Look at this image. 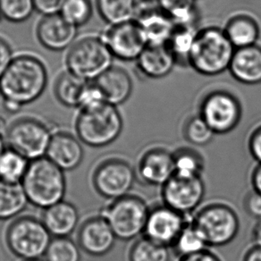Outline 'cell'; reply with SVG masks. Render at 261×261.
<instances>
[{
    "instance_id": "obj_2",
    "label": "cell",
    "mask_w": 261,
    "mask_h": 261,
    "mask_svg": "<svg viewBox=\"0 0 261 261\" xmlns=\"http://www.w3.org/2000/svg\"><path fill=\"white\" fill-rule=\"evenodd\" d=\"M236 49L223 28L204 27L196 35L189 67L204 76H218L228 71Z\"/></svg>"
},
{
    "instance_id": "obj_53",
    "label": "cell",
    "mask_w": 261,
    "mask_h": 261,
    "mask_svg": "<svg viewBox=\"0 0 261 261\" xmlns=\"http://www.w3.org/2000/svg\"><path fill=\"white\" fill-rule=\"evenodd\" d=\"M0 18H1V17H0Z\"/></svg>"
},
{
    "instance_id": "obj_25",
    "label": "cell",
    "mask_w": 261,
    "mask_h": 261,
    "mask_svg": "<svg viewBox=\"0 0 261 261\" xmlns=\"http://www.w3.org/2000/svg\"><path fill=\"white\" fill-rule=\"evenodd\" d=\"M98 15L109 26L135 20L138 0H96Z\"/></svg>"
},
{
    "instance_id": "obj_36",
    "label": "cell",
    "mask_w": 261,
    "mask_h": 261,
    "mask_svg": "<svg viewBox=\"0 0 261 261\" xmlns=\"http://www.w3.org/2000/svg\"><path fill=\"white\" fill-rule=\"evenodd\" d=\"M59 14L70 24L78 28L91 20L93 5L91 0H65Z\"/></svg>"
},
{
    "instance_id": "obj_43",
    "label": "cell",
    "mask_w": 261,
    "mask_h": 261,
    "mask_svg": "<svg viewBox=\"0 0 261 261\" xmlns=\"http://www.w3.org/2000/svg\"><path fill=\"white\" fill-rule=\"evenodd\" d=\"M179 261H222L220 257L217 256L216 254L211 252L210 250H206L200 252V253L194 254L189 257H181L179 258Z\"/></svg>"
},
{
    "instance_id": "obj_39",
    "label": "cell",
    "mask_w": 261,
    "mask_h": 261,
    "mask_svg": "<svg viewBox=\"0 0 261 261\" xmlns=\"http://www.w3.org/2000/svg\"><path fill=\"white\" fill-rule=\"evenodd\" d=\"M243 207L247 214L250 217L256 218L257 220L261 219V195L259 193L251 190L247 193L243 200Z\"/></svg>"
},
{
    "instance_id": "obj_34",
    "label": "cell",
    "mask_w": 261,
    "mask_h": 261,
    "mask_svg": "<svg viewBox=\"0 0 261 261\" xmlns=\"http://www.w3.org/2000/svg\"><path fill=\"white\" fill-rule=\"evenodd\" d=\"M46 261H82L81 248L69 237L53 238L47 252Z\"/></svg>"
},
{
    "instance_id": "obj_42",
    "label": "cell",
    "mask_w": 261,
    "mask_h": 261,
    "mask_svg": "<svg viewBox=\"0 0 261 261\" xmlns=\"http://www.w3.org/2000/svg\"><path fill=\"white\" fill-rule=\"evenodd\" d=\"M14 58L11 45L6 39L0 37V77L8 69Z\"/></svg>"
},
{
    "instance_id": "obj_12",
    "label": "cell",
    "mask_w": 261,
    "mask_h": 261,
    "mask_svg": "<svg viewBox=\"0 0 261 261\" xmlns=\"http://www.w3.org/2000/svg\"><path fill=\"white\" fill-rule=\"evenodd\" d=\"M161 188L164 205L187 218L200 208L206 194L202 177H184L174 174Z\"/></svg>"
},
{
    "instance_id": "obj_50",
    "label": "cell",
    "mask_w": 261,
    "mask_h": 261,
    "mask_svg": "<svg viewBox=\"0 0 261 261\" xmlns=\"http://www.w3.org/2000/svg\"><path fill=\"white\" fill-rule=\"evenodd\" d=\"M26 261H46V260H42V259H33V260H26Z\"/></svg>"
},
{
    "instance_id": "obj_17",
    "label": "cell",
    "mask_w": 261,
    "mask_h": 261,
    "mask_svg": "<svg viewBox=\"0 0 261 261\" xmlns=\"http://www.w3.org/2000/svg\"><path fill=\"white\" fill-rule=\"evenodd\" d=\"M37 39L48 50L63 51L74 43L77 28L58 15L43 16L36 28Z\"/></svg>"
},
{
    "instance_id": "obj_13",
    "label": "cell",
    "mask_w": 261,
    "mask_h": 261,
    "mask_svg": "<svg viewBox=\"0 0 261 261\" xmlns=\"http://www.w3.org/2000/svg\"><path fill=\"white\" fill-rule=\"evenodd\" d=\"M101 38L114 58L121 61H136L148 46L135 20L109 26Z\"/></svg>"
},
{
    "instance_id": "obj_5",
    "label": "cell",
    "mask_w": 261,
    "mask_h": 261,
    "mask_svg": "<svg viewBox=\"0 0 261 261\" xmlns=\"http://www.w3.org/2000/svg\"><path fill=\"white\" fill-rule=\"evenodd\" d=\"M208 247H223L232 243L240 231V218L229 204L214 201L200 207L191 219Z\"/></svg>"
},
{
    "instance_id": "obj_33",
    "label": "cell",
    "mask_w": 261,
    "mask_h": 261,
    "mask_svg": "<svg viewBox=\"0 0 261 261\" xmlns=\"http://www.w3.org/2000/svg\"><path fill=\"white\" fill-rule=\"evenodd\" d=\"M129 261H170L169 248L143 236L136 240L128 253Z\"/></svg>"
},
{
    "instance_id": "obj_11",
    "label": "cell",
    "mask_w": 261,
    "mask_h": 261,
    "mask_svg": "<svg viewBox=\"0 0 261 261\" xmlns=\"http://www.w3.org/2000/svg\"><path fill=\"white\" fill-rule=\"evenodd\" d=\"M136 178V171L128 161L111 158L102 161L95 168L92 185L103 198L117 200L130 194Z\"/></svg>"
},
{
    "instance_id": "obj_37",
    "label": "cell",
    "mask_w": 261,
    "mask_h": 261,
    "mask_svg": "<svg viewBox=\"0 0 261 261\" xmlns=\"http://www.w3.org/2000/svg\"><path fill=\"white\" fill-rule=\"evenodd\" d=\"M34 11V0H0V17L8 22H25Z\"/></svg>"
},
{
    "instance_id": "obj_9",
    "label": "cell",
    "mask_w": 261,
    "mask_h": 261,
    "mask_svg": "<svg viewBox=\"0 0 261 261\" xmlns=\"http://www.w3.org/2000/svg\"><path fill=\"white\" fill-rule=\"evenodd\" d=\"M199 116L215 135H227L238 126L243 107L239 98L225 89H214L204 95L199 106Z\"/></svg>"
},
{
    "instance_id": "obj_8",
    "label": "cell",
    "mask_w": 261,
    "mask_h": 261,
    "mask_svg": "<svg viewBox=\"0 0 261 261\" xmlns=\"http://www.w3.org/2000/svg\"><path fill=\"white\" fill-rule=\"evenodd\" d=\"M52 239L42 220L31 216L15 218L6 232L8 249L23 261L45 257Z\"/></svg>"
},
{
    "instance_id": "obj_27",
    "label": "cell",
    "mask_w": 261,
    "mask_h": 261,
    "mask_svg": "<svg viewBox=\"0 0 261 261\" xmlns=\"http://www.w3.org/2000/svg\"><path fill=\"white\" fill-rule=\"evenodd\" d=\"M87 83L66 71L56 80L55 97L62 105L67 108H78L81 96Z\"/></svg>"
},
{
    "instance_id": "obj_35",
    "label": "cell",
    "mask_w": 261,
    "mask_h": 261,
    "mask_svg": "<svg viewBox=\"0 0 261 261\" xmlns=\"http://www.w3.org/2000/svg\"><path fill=\"white\" fill-rule=\"evenodd\" d=\"M182 135L190 144L196 147L207 145L216 135L199 115L191 116L186 120L182 128Z\"/></svg>"
},
{
    "instance_id": "obj_24",
    "label": "cell",
    "mask_w": 261,
    "mask_h": 261,
    "mask_svg": "<svg viewBox=\"0 0 261 261\" xmlns=\"http://www.w3.org/2000/svg\"><path fill=\"white\" fill-rule=\"evenodd\" d=\"M223 30L236 48L257 45L260 37V26L257 19L246 12H237L230 16Z\"/></svg>"
},
{
    "instance_id": "obj_28",
    "label": "cell",
    "mask_w": 261,
    "mask_h": 261,
    "mask_svg": "<svg viewBox=\"0 0 261 261\" xmlns=\"http://www.w3.org/2000/svg\"><path fill=\"white\" fill-rule=\"evenodd\" d=\"M195 0H159L158 6L175 26H197L199 9Z\"/></svg>"
},
{
    "instance_id": "obj_6",
    "label": "cell",
    "mask_w": 261,
    "mask_h": 261,
    "mask_svg": "<svg viewBox=\"0 0 261 261\" xmlns=\"http://www.w3.org/2000/svg\"><path fill=\"white\" fill-rule=\"evenodd\" d=\"M114 57L101 37L77 40L65 57L66 71L82 80L94 82L113 66Z\"/></svg>"
},
{
    "instance_id": "obj_16",
    "label": "cell",
    "mask_w": 261,
    "mask_h": 261,
    "mask_svg": "<svg viewBox=\"0 0 261 261\" xmlns=\"http://www.w3.org/2000/svg\"><path fill=\"white\" fill-rule=\"evenodd\" d=\"M116 241L112 229L101 216L85 220L77 233V243L81 250L92 257H102L109 253Z\"/></svg>"
},
{
    "instance_id": "obj_20",
    "label": "cell",
    "mask_w": 261,
    "mask_h": 261,
    "mask_svg": "<svg viewBox=\"0 0 261 261\" xmlns=\"http://www.w3.org/2000/svg\"><path fill=\"white\" fill-rule=\"evenodd\" d=\"M232 78L244 85L261 84V46L236 48L229 66Z\"/></svg>"
},
{
    "instance_id": "obj_22",
    "label": "cell",
    "mask_w": 261,
    "mask_h": 261,
    "mask_svg": "<svg viewBox=\"0 0 261 261\" xmlns=\"http://www.w3.org/2000/svg\"><path fill=\"white\" fill-rule=\"evenodd\" d=\"M135 62L142 75L154 80L168 76L177 65L167 45H148Z\"/></svg>"
},
{
    "instance_id": "obj_31",
    "label": "cell",
    "mask_w": 261,
    "mask_h": 261,
    "mask_svg": "<svg viewBox=\"0 0 261 261\" xmlns=\"http://www.w3.org/2000/svg\"><path fill=\"white\" fill-rule=\"evenodd\" d=\"M29 164V160L21 154L7 148L0 156V181L8 184H21Z\"/></svg>"
},
{
    "instance_id": "obj_15",
    "label": "cell",
    "mask_w": 261,
    "mask_h": 261,
    "mask_svg": "<svg viewBox=\"0 0 261 261\" xmlns=\"http://www.w3.org/2000/svg\"><path fill=\"white\" fill-rule=\"evenodd\" d=\"M136 175L145 185L163 186L175 174L174 153L163 147H153L142 153Z\"/></svg>"
},
{
    "instance_id": "obj_45",
    "label": "cell",
    "mask_w": 261,
    "mask_h": 261,
    "mask_svg": "<svg viewBox=\"0 0 261 261\" xmlns=\"http://www.w3.org/2000/svg\"><path fill=\"white\" fill-rule=\"evenodd\" d=\"M243 261H261L260 245H252L247 250Z\"/></svg>"
},
{
    "instance_id": "obj_7",
    "label": "cell",
    "mask_w": 261,
    "mask_h": 261,
    "mask_svg": "<svg viewBox=\"0 0 261 261\" xmlns=\"http://www.w3.org/2000/svg\"><path fill=\"white\" fill-rule=\"evenodd\" d=\"M149 205L137 195H129L110 200L103 207L100 216L109 223L116 239L132 241L144 233L149 217Z\"/></svg>"
},
{
    "instance_id": "obj_44",
    "label": "cell",
    "mask_w": 261,
    "mask_h": 261,
    "mask_svg": "<svg viewBox=\"0 0 261 261\" xmlns=\"http://www.w3.org/2000/svg\"><path fill=\"white\" fill-rule=\"evenodd\" d=\"M250 185L252 190L261 195V164H257L251 171Z\"/></svg>"
},
{
    "instance_id": "obj_26",
    "label": "cell",
    "mask_w": 261,
    "mask_h": 261,
    "mask_svg": "<svg viewBox=\"0 0 261 261\" xmlns=\"http://www.w3.org/2000/svg\"><path fill=\"white\" fill-rule=\"evenodd\" d=\"M29 203L21 184L0 181V220L17 218Z\"/></svg>"
},
{
    "instance_id": "obj_30",
    "label": "cell",
    "mask_w": 261,
    "mask_h": 261,
    "mask_svg": "<svg viewBox=\"0 0 261 261\" xmlns=\"http://www.w3.org/2000/svg\"><path fill=\"white\" fill-rule=\"evenodd\" d=\"M173 153L175 174L184 177H201L205 169V160L198 150L181 147Z\"/></svg>"
},
{
    "instance_id": "obj_14",
    "label": "cell",
    "mask_w": 261,
    "mask_h": 261,
    "mask_svg": "<svg viewBox=\"0 0 261 261\" xmlns=\"http://www.w3.org/2000/svg\"><path fill=\"white\" fill-rule=\"evenodd\" d=\"M189 221L187 217L162 204L150 208L143 236L171 248Z\"/></svg>"
},
{
    "instance_id": "obj_51",
    "label": "cell",
    "mask_w": 261,
    "mask_h": 261,
    "mask_svg": "<svg viewBox=\"0 0 261 261\" xmlns=\"http://www.w3.org/2000/svg\"><path fill=\"white\" fill-rule=\"evenodd\" d=\"M0 95H1V91H0Z\"/></svg>"
},
{
    "instance_id": "obj_49",
    "label": "cell",
    "mask_w": 261,
    "mask_h": 261,
    "mask_svg": "<svg viewBox=\"0 0 261 261\" xmlns=\"http://www.w3.org/2000/svg\"><path fill=\"white\" fill-rule=\"evenodd\" d=\"M143 2H145V3H149V4H151V3H154V2H158L159 0H142Z\"/></svg>"
},
{
    "instance_id": "obj_18",
    "label": "cell",
    "mask_w": 261,
    "mask_h": 261,
    "mask_svg": "<svg viewBox=\"0 0 261 261\" xmlns=\"http://www.w3.org/2000/svg\"><path fill=\"white\" fill-rule=\"evenodd\" d=\"M147 45H167L175 25L170 17L156 5L140 8L135 17Z\"/></svg>"
},
{
    "instance_id": "obj_21",
    "label": "cell",
    "mask_w": 261,
    "mask_h": 261,
    "mask_svg": "<svg viewBox=\"0 0 261 261\" xmlns=\"http://www.w3.org/2000/svg\"><path fill=\"white\" fill-rule=\"evenodd\" d=\"M94 83L102 91L106 102L116 108L125 103L134 91L133 78L120 66L113 65Z\"/></svg>"
},
{
    "instance_id": "obj_52",
    "label": "cell",
    "mask_w": 261,
    "mask_h": 261,
    "mask_svg": "<svg viewBox=\"0 0 261 261\" xmlns=\"http://www.w3.org/2000/svg\"><path fill=\"white\" fill-rule=\"evenodd\" d=\"M195 1H198V0H195Z\"/></svg>"
},
{
    "instance_id": "obj_29",
    "label": "cell",
    "mask_w": 261,
    "mask_h": 261,
    "mask_svg": "<svg viewBox=\"0 0 261 261\" xmlns=\"http://www.w3.org/2000/svg\"><path fill=\"white\" fill-rule=\"evenodd\" d=\"M199 31L197 26H175L167 43L177 65L189 66V58Z\"/></svg>"
},
{
    "instance_id": "obj_1",
    "label": "cell",
    "mask_w": 261,
    "mask_h": 261,
    "mask_svg": "<svg viewBox=\"0 0 261 261\" xmlns=\"http://www.w3.org/2000/svg\"><path fill=\"white\" fill-rule=\"evenodd\" d=\"M47 80V67L40 58L19 55L0 77L1 96L22 107L29 105L43 94Z\"/></svg>"
},
{
    "instance_id": "obj_46",
    "label": "cell",
    "mask_w": 261,
    "mask_h": 261,
    "mask_svg": "<svg viewBox=\"0 0 261 261\" xmlns=\"http://www.w3.org/2000/svg\"><path fill=\"white\" fill-rule=\"evenodd\" d=\"M251 240L253 245H260L261 246V219L257 220L254 225L253 230L251 232Z\"/></svg>"
},
{
    "instance_id": "obj_32",
    "label": "cell",
    "mask_w": 261,
    "mask_h": 261,
    "mask_svg": "<svg viewBox=\"0 0 261 261\" xmlns=\"http://www.w3.org/2000/svg\"><path fill=\"white\" fill-rule=\"evenodd\" d=\"M171 248L179 258L189 257L208 250V246L203 236H201L191 220L185 225V228Z\"/></svg>"
},
{
    "instance_id": "obj_41",
    "label": "cell",
    "mask_w": 261,
    "mask_h": 261,
    "mask_svg": "<svg viewBox=\"0 0 261 261\" xmlns=\"http://www.w3.org/2000/svg\"><path fill=\"white\" fill-rule=\"evenodd\" d=\"M65 0H34L35 10L43 16L58 15Z\"/></svg>"
},
{
    "instance_id": "obj_47",
    "label": "cell",
    "mask_w": 261,
    "mask_h": 261,
    "mask_svg": "<svg viewBox=\"0 0 261 261\" xmlns=\"http://www.w3.org/2000/svg\"><path fill=\"white\" fill-rule=\"evenodd\" d=\"M4 108L7 112L15 114L22 109V106L19 105L18 103H16V102L4 99Z\"/></svg>"
},
{
    "instance_id": "obj_3",
    "label": "cell",
    "mask_w": 261,
    "mask_h": 261,
    "mask_svg": "<svg viewBox=\"0 0 261 261\" xmlns=\"http://www.w3.org/2000/svg\"><path fill=\"white\" fill-rule=\"evenodd\" d=\"M21 185L29 203L43 211L64 200L66 192L65 172L46 156L30 161Z\"/></svg>"
},
{
    "instance_id": "obj_10",
    "label": "cell",
    "mask_w": 261,
    "mask_h": 261,
    "mask_svg": "<svg viewBox=\"0 0 261 261\" xmlns=\"http://www.w3.org/2000/svg\"><path fill=\"white\" fill-rule=\"evenodd\" d=\"M54 133L46 123L33 117H22L8 126L5 134L7 145L29 161L46 156Z\"/></svg>"
},
{
    "instance_id": "obj_19",
    "label": "cell",
    "mask_w": 261,
    "mask_h": 261,
    "mask_svg": "<svg viewBox=\"0 0 261 261\" xmlns=\"http://www.w3.org/2000/svg\"><path fill=\"white\" fill-rule=\"evenodd\" d=\"M84 156V146L77 136L67 132L52 135L46 158L64 171H73L80 166Z\"/></svg>"
},
{
    "instance_id": "obj_23",
    "label": "cell",
    "mask_w": 261,
    "mask_h": 261,
    "mask_svg": "<svg viewBox=\"0 0 261 261\" xmlns=\"http://www.w3.org/2000/svg\"><path fill=\"white\" fill-rule=\"evenodd\" d=\"M41 220L53 238L69 237L79 225L80 215L73 203L62 200L44 210Z\"/></svg>"
},
{
    "instance_id": "obj_38",
    "label": "cell",
    "mask_w": 261,
    "mask_h": 261,
    "mask_svg": "<svg viewBox=\"0 0 261 261\" xmlns=\"http://www.w3.org/2000/svg\"><path fill=\"white\" fill-rule=\"evenodd\" d=\"M105 98L102 91L94 82H88L81 96L79 102L80 110L96 109L106 104Z\"/></svg>"
},
{
    "instance_id": "obj_4",
    "label": "cell",
    "mask_w": 261,
    "mask_h": 261,
    "mask_svg": "<svg viewBox=\"0 0 261 261\" xmlns=\"http://www.w3.org/2000/svg\"><path fill=\"white\" fill-rule=\"evenodd\" d=\"M123 129L121 113L108 103L96 109L80 110L75 121L77 137L91 148H103L116 142Z\"/></svg>"
},
{
    "instance_id": "obj_40",
    "label": "cell",
    "mask_w": 261,
    "mask_h": 261,
    "mask_svg": "<svg viewBox=\"0 0 261 261\" xmlns=\"http://www.w3.org/2000/svg\"><path fill=\"white\" fill-rule=\"evenodd\" d=\"M248 149L257 164H261V123L257 124L249 135Z\"/></svg>"
},
{
    "instance_id": "obj_48",
    "label": "cell",
    "mask_w": 261,
    "mask_h": 261,
    "mask_svg": "<svg viewBox=\"0 0 261 261\" xmlns=\"http://www.w3.org/2000/svg\"><path fill=\"white\" fill-rule=\"evenodd\" d=\"M6 149H7V142H6L5 135L0 134V156L4 153Z\"/></svg>"
}]
</instances>
